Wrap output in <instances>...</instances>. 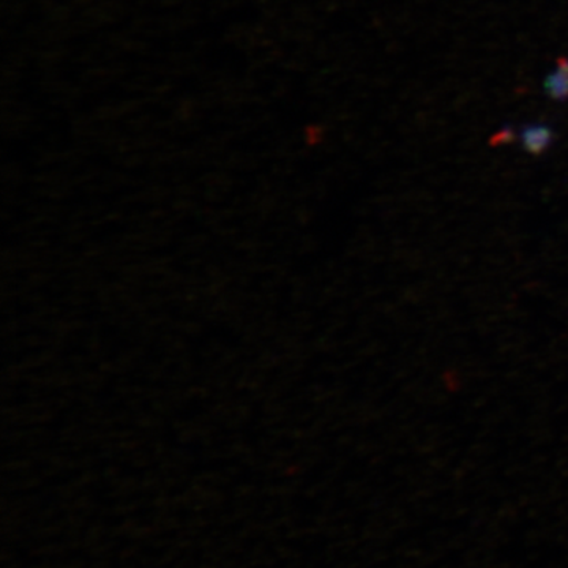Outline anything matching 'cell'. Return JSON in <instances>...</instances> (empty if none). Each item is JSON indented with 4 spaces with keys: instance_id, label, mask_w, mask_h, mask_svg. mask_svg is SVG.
Instances as JSON below:
<instances>
[{
    "instance_id": "3957f363",
    "label": "cell",
    "mask_w": 568,
    "mask_h": 568,
    "mask_svg": "<svg viewBox=\"0 0 568 568\" xmlns=\"http://www.w3.org/2000/svg\"><path fill=\"white\" fill-rule=\"evenodd\" d=\"M515 136H517L515 130H511L510 126H506V129L500 130V132L493 138V144L497 145L499 142H503V144H510V142H514Z\"/></svg>"
},
{
    "instance_id": "7a4b0ae2",
    "label": "cell",
    "mask_w": 568,
    "mask_h": 568,
    "mask_svg": "<svg viewBox=\"0 0 568 568\" xmlns=\"http://www.w3.org/2000/svg\"><path fill=\"white\" fill-rule=\"evenodd\" d=\"M544 91L549 99L555 102H566L568 100V84L558 73V70L551 71L544 82Z\"/></svg>"
},
{
    "instance_id": "6da1fadb",
    "label": "cell",
    "mask_w": 568,
    "mask_h": 568,
    "mask_svg": "<svg viewBox=\"0 0 568 568\" xmlns=\"http://www.w3.org/2000/svg\"><path fill=\"white\" fill-rule=\"evenodd\" d=\"M519 138H521L519 141H521L525 152L532 156H541L555 144L556 133L549 125L532 123V125H526L521 130Z\"/></svg>"
},
{
    "instance_id": "277c9868",
    "label": "cell",
    "mask_w": 568,
    "mask_h": 568,
    "mask_svg": "<svg viewBox=\"0 0 568 568\" xmlns=\"http://www.w3.org/2000/svg\"><path fill=\"white\" fill-rule=\"evenodd\" d=\"M556 70H558L560 77H562L568 84V58H559L558 61H556Z\"/></svg>"
}]
</instances>
